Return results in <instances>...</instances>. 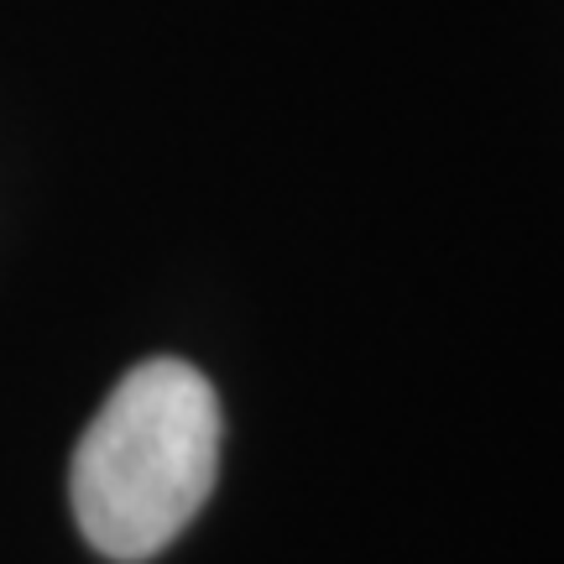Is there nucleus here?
<instances>
[{
    "instance_id": "1",
    "label": "nucleus",
    "mask_w": 564,
    "mask_h": 564,
    "mask_svg": "<svg viewBox=\"0 0 564 564\" xmlns=\"http://www.w3.org/2000/svg\"><path fill=\"white\" fill-rule=\"evenodd\" d=\"M220 398L199 366H131L84 429L68 470L79 533L105 560H152L194 523L220 476Z\"/></svg>"
}]
</instances>
